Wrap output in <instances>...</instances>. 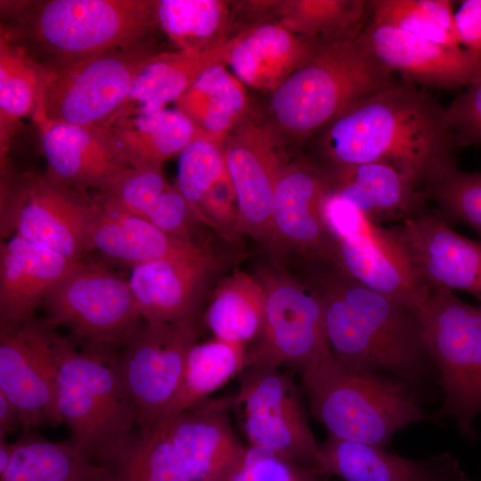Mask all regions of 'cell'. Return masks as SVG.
Returning a JSON list of instances; mask_svg holds the SVG:
<instances>
[{
	"label": "cell",
	"mask_w": 481,
	"mask_h": 481,
	"mask_svg": "<svg viewBox=\"0 0 481 481\" xmlns=\"http://www.w3.org/2000/svg\"><path fill=\"white\" fill-rule=\"evenodd\" d=\"M170 186L162 168L129 167L98 192L97 200L108 208L145 219Z\"/></svg>",
	"instance_id": "cell-40"
},
{
	"label": "cell",
	"mask_w": 481,
	"mask_h": 481,
	"mask_svg": "<svg viewBox=\"0 0 481 481\" xmlns=\"http://www.w3.org/2000/svg\"><path fill=\"white\" fill-rule=\"evenodd\" d=\"M215 269L204 248L132 267L128 278L141 317L151 322L196 324Z\"/></svg>",
	"instance_id": "cell-21"
},
{
	"label": "cell",
	"mask_w": 481,
	"mask_h": 481,
	"mask_svg": "<svg viewBox=\"0 0 481 481\" xmlns=\"http://www.w3.org/2000/svg\"><path fill=\"white\" fill-rule=\"evenodd\" d=\"M232 410L241 412L249 445L277 451L317 472L319 444L308 420V409L290 371L250 365L239 374Z\"/></svg>",
	"instance_id": "cell-11"
},
{
	"label": "cell",
	"mask_w": 481,
	"mask_h": 481,
	"mask_svg": "<svg viewBox=\"0 0 481 481\" xmlns=\"http://www.w3.org/2000/svg\"><path fill=\"white\" fill-rule=\"evenodd\" d=\"M261 282L266 295L265 322L257 342L246 350L244 368L285 366L301 377L331 352L322 302L314 289L281 274L265 275Z\"/></svg>",
	"instance_id": "cell-12"
},
{
	"label": "cell",
	"mask_w": 481,
	"mask_h": 481,
	"mask_svg": "<svg viewBox=\"0 0 481 481\" xmlns=\"http://www.w3.org/2000/svg\"><path fill=\"white\" fill-rule=\"evenodd\" d=\"M276 20L310 41L338 37L361 30L368 20V1L297 0L277 2Z\"/></svg>",
	"instance_id": "cell-37"
},
{
	"label": "cell",
	"mask_w": 481,
	"mask_h": 481,
	"mask_svg": "<svg viewBox=\"0 0 481 481\" xmlns=\"http://www.w3.org/2000/svg\"><path fill=\"white\" fill-rule=\"evenodd\" d=\"M418 316L444 395L431 421L452 419L461 435L475 443L474 422L481 413V305H469L452 290L436 288Z\"/></svg>",
	"instance_id": "cell-7"
},
{
	"label": "cell",
	"mask_w": 481,
	"mask_h": 481,
	"mask_svg": "<svg viewBox=\"0 0 481 481\" xmlns=\"http://www.w3.org/2000/svg\"><path fill=\"white\" fill-rule=\"evenodd\" d=\"M334 265L361 284L419 312L432 289L418 275L389 227L364 215L335 241Z\"/></svg>",
	"instance_id": "cell-17"
},
{
	"label": "cell",
	"mask_w": 481,
	"mask_h": 481,
	"mask_svg": "<svg viewBox=\"0 0 481 481\" xmlns=\"http://www.w3.org/2000/svg\"><path fill=\"white\" fill-rule=\"evenodd\" d=\"M41 305L44 325L67 328L87 345L121 346L143 319L128 279L82 260L73 263Z\"/></svg>",
	"instance_id": "cell-10"
},
{
	"label": "cell",
	"mask_w": 481,
	"mask_h": 481,
	"mask_svg": "<svg viewBox=\"0 0 481 481\" xmlns=\"http://www.w3.org/2000/svg\"><path fill=\"white\" fill-rule=\"evenodd\" d=\"M0 391L15 406L24 431L62 423L49 330L41 320L0 325Z\"/></svg>",
	"instance_id": "cell-14"
},
{
	"label": "cell",
	"mask_w": 481,
	"mask_h": 481,
	"mask_svg": "<svg viewBox=\"0 0 481 481\" xmlns=\"http://www.w3.org/2000/svg\"><path fill=\"white\" fill-rule=\"evenodd\" d=\"M436 204L437 215L447 224H464L481 239V173L462 172L455 167L424 191Z\"/></svg>",
	"instance_id": "cell-38"
},
{
	"label": "cell",
	"mask_w": 481,
	"mask_h": 481,
	"mask_svg": "<svg viewBox=\"0 0 481 481\" xmlns=\"http://www.w3.org/2000/svg\"><path fill=\"white\" fill-rule=\"evenodd\" d=\"M328 188L321 165L298 160L283 167L272 204L274 242L290 246L314 263H334L335 243L322 216Z\"/></svg>",
	"instance_id": "cell-20"
},
{
	"label": "cell",
	"mask_w": 481,
	"mask_h": 481,
	"mask_svg": "<svg viewBox=\"0 0 481 481\" xmlns=\"http://www.w3.org/2000/svg\"><path fill=\"white\" fill-rule=\"evenodd\" d=\"M315 45L278 20L265 21L231 38L226 64L243 84L272 93L308 60Z\"/></svg>",
	"instance_id": "cell-26"
},
{
	"label": "cell",
	"mask_w": 481,
	"mask_h": 481,
	"mask_svg": "<svg viewBox=\"0 0 481 481\" xmlns=\"http://www.w3.org/2000/svg\"><path fill=\"white\" fill-rule=\"evenodd\" d=\"M360 37L385 67L419 87L468 86L481 74V55L375 24L369 18Z\"/></svg>",
	"instance_id": "cell-18"
},
{
	"label": "cell",
	"mask_w": 481,
	"mask_h": 481,
	"mask_svg": "<svg viewBox=\"0 0 481 481\" xmlns=\"http://www.w3.org/2000/svg\"><path fill=\"white\" fill-rule=\"evenodd\" d=\"M322 167L330 189L378 225L400 224L432 210L425 193L389 165Z\"/></svg>",
	"instance_id": "cell-24"
},
{
	"label": "cell",
	"mask_w": 481,
	"mask_h": 481,
	"mask_svg": "<svg viewBox=\"0 0 481 481\" xmlns=\"http://www.w3.org/2000/svg\"><path fill=\"white\" fill-rule=\"evenodd\" d=\"M309 414L337 437L385 449L404 428L431 420L426 389L381 372L359 371L332 352L301 376Z\"/></svg>",
	"instance_id": "cell-5"
},
{
	"label": "cell",
	"mask_w": 481,
	"mask_h": 481,
	"mask_svg": "<svg viewBox=\"0 0 481 481\" xmlns=\"http://www.w3.org/2000/svg\"><path fill=\"white\" fill-rule=\"evenodd\" d=\"M454 23L460 45L481 55V0H464L454 11Z\"/></svg>",
	"instance_id": "cell-45"
},
{
	"label": "cell",
	"mask_w": 481,
	"mask_h": 481,
	"mask_svg": "<svg viewBox=\"0 0 481 481\" xmlns=\"http://www.w3.org/2000/svg\"><path fill=\"white\" fill-rule=\"evenodd\" d=\"M44 68L27 48L0 26V167L9 176V151L21 120L34 118L41 100Z\"/></svg>",
	"instance_id": "cell-30"
},
{
	"label": "cell",
	"mask_w": 481,
	"mask_h": 481,
	"mask_svg": "<svg viewBox=\"0 0 481 481\" xmlns=\"http://www.w3.org/2000/svg\"><path fill=\"white\" fill-rule=\"evenodd\" d=\"M97 202L90 230V249L99 250L109 259L134 267L201 249L191 240L163 232L143 218Z\"/></svg>",
	"instance_id": "cell-29"
},
{
	"label": "cell",
	"mask_w": 481,
	"mask_h": 481,
	"mask_svg": "<svg viewBox=\"0 0 481 481\" xmlns=\"http://www.w3.org/2000/svg\"><path fill=\"white\" fill-rule=\"evenodd\" d=\"M156 17L176 51L201 53L232 38V16L225 1L156 0Z\"/></svg>",
	"instance_id": "cell-33"
},
{
	"label": "cell",
	"mask_w": 481,
	"mask_h": 481,
	"mask_svg": "<svg viewBox=\"0 0 481 481\" xmlns=\"http://www.w3.org/2000/svg\"><path fill=\"white\" fill-rule=\"evenodd\" d=\"M15 447L16 441L7 443L5 438H0V476H2L9 467Z\"/></svg>",
	"instance_id": "cell-47"
},
{
	"label": "cell",
	"mask_w": 481,
	"mask_h": 481,
	"mask_svg": "<svg viewBox=\"0 0 481 481\" xmlns=\"http://www.w3.org/2000/svg\"><path fill=\"white\" fill-rule=\"evenodd\" d=\"M223 146L224 143L204 135L179 154L175 187L196 214L206 193L226 175Z\"/></svg>",
	"instance_id": "cell-39"
},
{
	"label": "cell",
	"mask_w": 481,
	"mask_h": 481,
	"mask_svg": "<svg viewBox=\"0 0 481 481\" xmlns=\"http://www.w3.org/2000/svg\"><path fill=\"white\" fill-rule=\"evenodd\" d=\"M245 345L219 338L190 349L179 386L159 422L165 423L208 398L244 368Z\"/></svg>",
	"instance_id": "cell-34"
},
{
	"label": "cell",
	"mask_w": 481,
	"mask_h": 481,
	"mask_svg": "<svg viewBox=\"0 0 481 481\" xmlns=\"http://www.w3.org/2000/svg\"><path fill=\"white\" fill-rule=\"evenodd\" d=\"M197 338L196 324L142 319L120 346L121 373L139 428L159 424L179 386L187 355Z\"/></svg>",
	"instance_id": "cell-13"
},
{
	"label": "cell",
	"mask_w": 481,
	"mask_h": 481,
	"mask_svg": "<svg viewBox=\"0 0 481 481\" xmlns=\"http://www.w3.org/2000/svg\"><path fill=\"white\" fill-rule=\"evenodd\" d=\"M0 481H109L106 470L87 461L68 441L23 436Z\"/></svg>",
	"instance_id": "cell-36"
},
{
	"label": "cell",
	"mask_w": 481,
	"mask_h": 481,
	"mask_svg": "<svg viewBox=\"0 0 481 481\" xmlns=\"http://www.w3.org/2000/svg\"><path fill=\"white\" fill-rule=\"evenodd\" d=\"M360 31L316 41L308 60L271 93L267 124L281 142L282 135L313 138L348 108L398 81Z\"/></svg>",
	"instance_id": "cell-4"
},
{
	"label": "cell",
	"mask_w": 481,
	"mask_h": 481,
	"mask_svg": "<svg viewBox=\"0 0 481 481\" xmlns=\"http://www.w3.org/2000/svg\"><path fill=\"white\" fill-rule=\"evenodd\" d=\"M325 477L277 451L249 445L232 481H325Z\"/></svg>",
	"instance_id": "cell-42"
},
{
	"label": "cell",
	"mask_w": 481,
	"mask_h": 481,
	"mask_svg": "<svg viewBox=\"0 0 481 481\" xmlns=\"http://www.w3.org/2000/svg\"><path fill=\"white\" fill-rule=\"evenodd\" d=\"M389 229L412 268L432 289L466 291L481 305V240L454 232L435 209Z\"/></svg>",
	"instance_id": "cell-16"
},
{
	"label": "cell",
	"mask_w": 481,
	"mask_h": 481,
	"mask_svg": "<svg viewBox=\"0 0 481 481\" xmlns=\"http://www.w3.org/2000/svg\"><path fill=\"white\" fill-rule=\"evenodd\" d=\"M229 47L230 40L201 53L163 50L154 54L141 68L126 100L108 124L119 118L160 110L167 103L176 102L206 69L218 63L226 64Z\"/></svg>",
	"instance_id": "cell-28"
},
{
	"label": "cell",
	"mask_w": 481,
	"mask_h": 481,
	"mask_svg": "<svg viewBox=\"0 0 481 481\" xmlns=\"http://www.w3.org/2000/svg\"><path fill=\"white\" fill-rule=\"evenodd\" d=\"M232 396L206 398L163 423L191 481H232L247 447L230 418Z\"/></svg>",
	"instance_id": "cell-19"
},
{
	"label": "cell",
	"mask_w": 481,
	"mask_h": 481,
	"mask_svg": "<svg viewBox=\"0 0 481 481\" xmlns=\"http://www.w3.org/2000/svg\"><path fill=\"white\" fill-rule=\"evenodd\" d=\"M320 268L311 288L320 297L332 354L359 371L390 374L424 389L437 370L418 313L373 290L332 263Z\"/></svg>",
	"instance_id": "cell-2"
},
{
	"label": "cell",
	"mask_w": 481,
	"mask_h": 481,
	"mask_svg": "<svg viewBox=\"0 0 481 481\" xmlns=\"http://www.w3.org/2000/svg\"><path fill=\"white\" fill-rule=\"evenodd\" d=\"M224 143L226 173L240 216V232L274 242L272 204L283 167L281 142L267 123L243 121Z\"/></svg>",
	"instance_id": "cell-15"
},
{
	"label": "cell",
	"mask_w": 481,
	"mask_h": 481,
	"mask_svg": "<svg viewBox=\"0 0 481 481\" xmlns=\"http://www.w3.org/2000/svg\"><path fill=\"white\" fill-rule=\"evenodd\" d=\"M97 203L47 172L12 173L1 180V235L14 232L79 261L91 250L90 230Z\"/></svg>",
	"instance_id": "cell-9"
},
{
	"label": "cell",
	"mask_w": 481,
	"mask_h": 481,
	"mask_svg": "<svg viewBox=\"0 0 481 481\" xmlns=\"http://www.w3.org/2000/svg\"><path fill=\"white\" fill-rule=\"evenodd\" d=\"M197 214L200 220L226 236L241 232L236 198L227 173L206 193L197 207Z\"/></svg>",
	"instance_id": "cell-44"
},
{
	"label": "cell",
	"mask_w": 481,
	"mask_h": 481,
	"mask_svg": "<svg viewBox=\"0 0 481 481\" xmlns=\"http://www.w3.org/2000/svg\"><path fill=\"white\" fill-rule=\"evenodd\" d=\"M21 426L18 411L12 402L0 391V438Z\"/></svg>",
	"instance_id": "cell-46"
},
{
	"label": "cell",
	"mask_w": 481,
	"mask_h": 481,
	"mask_svg": "<svg viewBox=\"0 0 481 481\" xmlns=\"http://www.w3.org/2000/svg\"><path fill=\"white\" fill-rule=\"evenodd\" d=\"M103 128L121 158L136 169L162 168L166 160L206 135L177 108L119 118Z\"/></svg>",
	"instance_id": "cell-27"
},
{
	"label": "cell",
	"mask_w": 481,
	"mask_h": 481,
	"mask_svg": "<svg viewBox=\"0 0 481 481\" xmlns=\"http://www.w3.org/2000/svg\"><path fill=\"white\" fill-rule=\"evenodd\" d=\"M313 138L323 166L384 163L422 192L457 167L460 145L445 108L401 78L348 108Z\"/></svg>",
	"instance_id": "cell-1"
},
{
	"label": "cell",
	"mask_w": 481,
	"mask_h": 481,
	"mask_svg": "<svg viewBox=\"0 0 481 481\" xmlns=\"http://www.w3.org/2000/svg\"><path fill=\"white\" fill-rule=\"evenodd\" d=\"M1 23L49 69L94 53L155 41L156 0L1 1Z\"/></svg>",
	"instance_id": "cell-3"
},
{
	"label": "cell",
	"mask_w": 481,
	"mask_h": 481,
	"mask_svg": "<svg viewBox=\"0 0 481 481\" xmlns=\"http://www.w3.org/2000/svg\"><path fill=\"white\" fill-rule=\"evenodd\" d=\"M161 51L151 41L44 69L40 104L33 120L104 127L126 100L141 68Z\"/></svg>",
	"instance_id": "cell-8"
},
{
	"label": "cell",
	"mask_w": 481,
	"mask_h": 481,
	"mask_svg": "<svg viewBox=\"0 0 481 481\" xmlns=\"http://www.w3.org/2000/svg\"><path fill=\"white\" fill-rule=\"evenodd\" d=\"M369 20L451 47H462L455 34L440 26L425 0L368 1Z\"/></svg>",
	"instance_id": "cell-41"
},
{
	"label": "cell",
	"mask_w": 481,
	"mask_h": 481,
	"mask_svg": "<svg viewBox=\"0 0 481 481\" xmlns=\"http://www.w3.org/2000/svg\"><path fill=\"white\" fill-rule=\"evenodd\" d=\"M460 146L481 144V74L445 108Z\"/></svg>",
	"instance_id": "cell-43"
},
{
	"label": "cell",
	"mask_w": 481,
	"mask_h": 481,
	"mask_svg": "<svg viewBox=\"0 0 481 481\" xmlns=\"http://www.w3.org/2000/svg\"><path fill=\"white\" fill-rule=\"evenodd\" d=\"M261 281L237 272L221 281L206 310L205 322L216 338L244 344L258 337L265 314Z\"/></svg>",
	"instance_id": "cell-35"
},
{
	"label": "cell",
	"mask_w": 481,
	"mask_h": 481,
	"mask_svg": "<svg viewBox=\"0 0 481 481\" xmlns=\"http://www.w3.org/2000/svg\"><path fill=\"white\" fill-rule=\"evenodd\" d=\"M319 452L317 472L344 481H473L448 452L410 460L330 434L319 444Z\"/></svg>",
	"instance_id": "cell-23"
},
{
	"label": "cell",
	"mask_w": 481,
	"mask_h": 481,
	"mask_svg": "<svg viewBox=\"0 0 481 481\" xmlns=\"http://www.w3.org/2000/svg\"><path fill=\"white\" fill-rule=\"evenodd\" d=\"M47 174L64 185L86 192L106 190L130 167L100 126L40 119L36 122Z\"/></svg>",
	"instance_id": "cell-22"
},
{
	"label": "cell",
	"mask_w": 481,
	"mask_h": 481,
	"mask_svg": "<svg viewBox=\"0 0 481 481\" xmlns=\"http://www.w3.org/2000/svg\"><path fill=\"white\" fill-rule=\"evenodd\" d=\"M48 330L62 423L69 431V442L76 451L96 464L138 427L136 412L122 377L118 353L113 346L94 345H87L79 351L56 330Z\"/></svg>",
	"instance_id": "cell-6"
},
{
	"label": "cell",
	"mask_w": 481,
	"mask_h": 481,
	"mask_svg": "<svg viewBox=\"0 0 481 481\" xmlns=\"http://www.w3.org/2000/svg\"><path fill=\"white\" fill-rule=\"evenodd\" d=\"M176 105L208 137L224 143L243 122L249 102L243 83L218 63L206 69Z\"/></svg>",
	"instance_id": "cell-31"
},
{
	"label": "cell",
	"mask_w": 481,
	"mask_h": 481,
	"mask_svg": "<svg viewBox=\"0 0 481 481\" xmlns=\"http://www.w3.org/2000/svg\"><path fill=\"white\" fill-rule=\"evenodd\" d=\"M96 465L106 470L109 481H191L163 423L137 427Z\"/></svg>",
	"instance_id": "cell-32"
},
{
	"label": "cell",
	"mask_w": 481,
	"mask_h": 481,
	"mask_svg": "<svg viewBox=\"0 0 481 481\" xmlns=\"http://www.w3.org/2000/svg\"><path fill=\"white\" fill-rule=\"evenodd\" d=\"M73 263L60 253L18 235L2 240L0 325L20 324L33 319L47 292Z\"/></svg>",
	"instance_id": "cell-25"
}]
</instances>
